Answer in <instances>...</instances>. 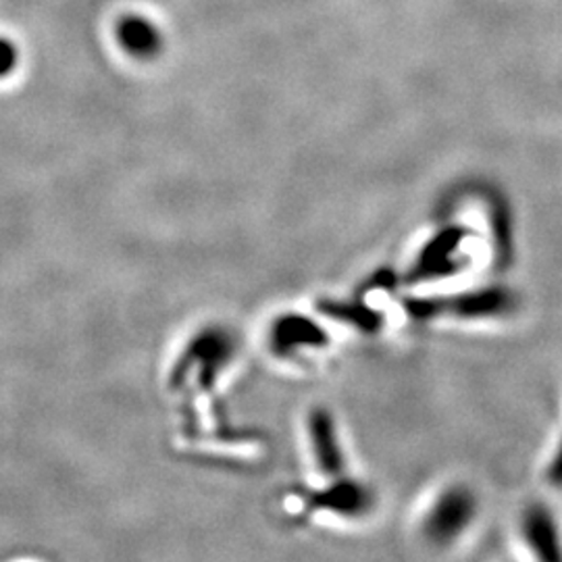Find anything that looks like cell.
Wrapping results in <instances>:
<instances>
[{"label":"cell","instance_id":"1","mask_svg":"<svg viewBox=\"0 0 562 562\" xmlns=\"http://www.w3.org/2000/svg\"><path fill=\"white\" fill-rule=\"evenodd\" d=\"M475 496L464 485L443 490L423 519L422 529L427 542L436 546L454 542L475 519Z\"/></svg>","mask_w":562,"mask_h":562},{"label":"cell","instance_id":"2","mask_svg":"<svg viewBox=\"0 0 562 562\" xmlns=\"http://www.w3.org/2000/svg\"><path fill=\"white\" fill-rule=\"evenodd\" d=\"M236 338L223 327H206L199 336H194L186 352L181 355L178 367L173 369V383H180L183 375L196 367L199 378L204 387H211L215 378L227 367V362L236 355Z\"/></svg>","mask_w":562,"mask_h":562},{"label":"cell","instance_id":"3","mask_svg":"<svg viewBox=\"0 0 562 562\" xmlns=\"http://www.w3.org/2000/svg\"><path fill=\"white\" fill-rule=\"evenodd\" d=\"M115 41L127 57L142 63L161 57L165 50V34L161 27L140 13H127L120 18L115 25Z\"/></svg>","mask_w":562,"mask_h":562},{"label":"cell","instance_id":"4","mask_svg":"<svg viewBox=\"0 0 562 562\" xmlns=\"http://www.w3.org/2000/svg\"><path fill=\"white\" fill-rule=\"evenodd\" d=\"M327 336L322 327L302 315H281L269 329V346L280 357H292L304 348H323Z\"/></svg>","mask_w":562,"mask_h":562},{"label":"cell","instance_id":"5","mask_svg":"<svg viewBox=\"0 0 562 562\" xmlns=\"http://www.w3.org/2000/svg\"><path fill=\"white\" fill-rule=\"evenodd\" d=\"M522 540L542 561H562L561 529L552 510L543 504H533L522 513Z\"/></svg>","mask_w":562,"mask_h":562},{"label":"cell","instance_id":"6","mask_svg":"<svg viewBox=\"0 0 562 562\" xmlns=\"http://www.w3.org/2000/svg\"><path fill=\"white\" fill-rule=\"evenodd\" d=\"M308 436L313 443V457L327 477H338L346 469V457L334 417L325 408H315L308 417Z\"/></svg>","mask_w":562,"mask_h":562},{"label":"cell","instance_id":"7","mask_svg":"<svg viewBox=\"0 0 562 562\" xmlns=\"http://www.w3.org/2000/svg\"><path fill=\"white\" fill-rule=\"evenodd\" d=\"M334 482L329 483L327 487H323L322 492L313 494L311 503L315 504L317 508H325L331 510L334 515L340 517H350L357 519L362 517L371 510L373 506V494L367 485L361 482H352L348 477H331Z\"/></svg>","mask_w":562,"mask_h":562},{"label":"cell","instance_id":"8","mask_svg":"<svg viewBox=\"0 0 562 562\" xmlns=\"http://www.w3.org/2000/svg\"><path fill=\"white\" fill-rule=\"evenodd\" d=\"M510 302H513L510 292L501 288H490L477 294L461 296L459 301H450L448 306H450V313L459 317H494V315L506 313L510 308Z\"/></svg>","mask_w":562,"mask_h":562},{"label":"cell","instance_id":"9","mask_svg":"<svg viewBox=\"0 0 562 562\" xmlns=\"http://www.w3.org/2000/svg\"><path fill=\"white\" fill-rule=\"evenodd\" d=\"M462 234L457 229H448L440 234L434 241H429L427 250H423L422 259L417 262V271L422 276H429V273H440L446 271L448 265L452 262L448 261V257L461 248Z\"/></svg>","mask_w":562,"mask_h":562},{"label":"cell","instance_id":"10","mask_svg":"<svg viewBox=\"0 0 562 562\" xmlns=\"http://www.w3.org/2000/svg\"><path fill=\"white\" fill-rule=\"evenodd\" d=\"M18 67H20L18 44L7 36H0V80L11 78L18 71Z\"/></svg>","mask_w":562,"mask_h":562},{"label":"cell","instance_id":"11","mask_svg":"<svg viewBox=\"0 0 562 562\" xmlns=\"http://www.w3.org/2000/svg\"><path fill=\"white\" fill-rule=\"evenodd\" d=\"M546 475H548V482L552 483L554 487H562V438L559 446H557V450H554V454H552V459H550Z\"/></svg>","mask_w":562,"mask_h":562}]
</instances>
